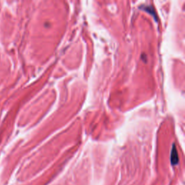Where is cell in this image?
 <instances>
[{
  "label": "cell",
  "instance_id": "1",
  "mask_svg": "<svg viewBox=\"0 0 185 185\" xmlns=\"http://www.w3.org/2000/svg\"><path fill=\"white\" fill-rule=\"evenodd\" d=\"M171 161H172V165H176L179 162V157L177 151H176V148L175 145H173L172 150V155H171Z\"/></svg>",
  "mask_w": 185,
  "mask_h": 185
}]
</instances>
